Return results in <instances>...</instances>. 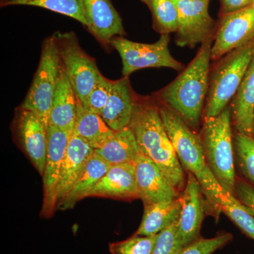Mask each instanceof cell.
<instances>
[{
  "mask_svg": "<svg viewBox=\"0 0 254 254\" xmlns=\"http://www.w3.org/2000/svg\"><path fill=\"white\" fill-rule=\"evenodd\" d=\"M213 206L226 214L246 235L254 240V216L235 195L221 187L217 193Z\"/></svg>",
  "mask_w": 254,
  "mask_h": 254,
  "instance_id": "obj_25",
  "label": "cell"
},
{
  "mask_svg": "<svg viewBox=\"0 0 254 254\" xmlns=\"http://www.w3.org/2000/svg\"><path fill=\"white\" fill-rule=\"evenodd\" d=\"M47 127L36 113L21 108L16 123L18 138L28 158L42 176L46 162Z\"/></svg>",
  "mask_w": 254,
  "mask_h": 254,
  "instance_id": "obj_15",
  "label": "cell"
},
{
  "mask_svg": "<svg viewBox=\"0 0 254 254\" xmlns=\"http://www.w3.org/2000/svg\"><path fill=\"white\" fill-rule=\"evenodd\" d=\"M88 196L138 198L134 163L112 165Z\"/></svg>",
  "mask_w": 254,
  "mask_h": 254,
  "instance_id": "obj_17",
  "label": "cell"
},
{
  "mask_svg": "<svg viewBox=\"0 0 254 254\" xmlns=\"http://www.w3.org/2000/svg\"><path fill=\"white\" fill-rule=\"evenodd\" d=\"M253 6H254V4H253Z\"/></svg>",
  "mask_w": 254,
  "mask_h": 254,
  "instance_id": "obj_36",
  "label": "cell"
},
{
  "mask_svg": "<svg viewBox=\"0 0 254 254\" xmlns=\"http://www.w3.org/2000/svg\"><path fill=\"white\" fill-rule=\"evenodd\" d=\"M149 8L153 16V27L159 33H175L178 23V11L174 0H141Z\"/></svg>",
  "mask_w": 254,
  "mask_h": 254,
  "instance_id": "obj_27",
  "label": "cell"
},
{
  "mask_svg": "<svg viewBox=\"0 0 254 254\" xmlns=\"http://www.w3.org/2000/svg\"><path fill=\"white\" fill-rule=\"evenodd\" d=\"M134 105L129 82L124 77L113 81L108 103L100 116L113 131H120L129 127Z\"/></svg>",
  "mask_w": 254,
  "mask_h": 254,
  "instance_id": "obj_19",
  "label": "cell"
},
{
  "mask_svg": "<svg viewBox=\"0 0 254 254\" xmlns=\"http://www.w3.org/2000/svg\"><path fill=\"white\" fill-rule=\"evenodd\" d=\"M203 192L193 174L189 173L182 198V210L177 225V238L182 248L199 238L204 217Z\"/></svg>",
  "mask_w": 254,
  "mask_h": 254,
  "instance_id": "obj_13",
  "label": "cell"
},
{
  "mask_svg": "<svg viewBox=\"0 0 254 254\" xmlns=\"http://www.w3.org/2000/svg\"><path fill=\"white\" fill-rule=\"evenodd\" d=\"M157 235L140 236L135 235L123 242L110 245L112 254H151L156 242Z\"/></svg>",
  "mask_w": 254,
  "mask_h": 254,
  "instance_id": "obj_29",
  "label": "cell"
},
{
  "mask_svg": "<svg viewBox=\"0 0 254 254\" xmlns=\"http://www.w3.org/2000/svg\"><path fill=\"white\" fill-rule=\"evenodd\" d=\"M232 240L230 233H222L213 238H199L185 246L178 254H212Z\"/></svg>",
  "mask_w": 254,
  "mask_h": 254,
  "instance_id": "obj_31",
  "label": "cell"
},
{
  "mask_svg": "<svg viewBox=\"0 0 254 254\" xmlns=\"http://www.w3.org/2000/svg\"></svg>",
  "mask_w": 254,
  "mask_h": 254,
  "instance_id": "obj_37",
  "label": "cell"
},
{
  "mask_svg": "<svg viewBox=\"0 0 254 254\" xmlns=\"http://www.w3.org/2000/svg\"><path fill=\"white\" fill-rule=\"evenodd\" d=\"M61 68V58L53 35L43 42L39 65L21 106L36 113L47 127Z\"/></svg>",
  "mask_w": 254,
  "mask_h": 254,
  "instance_id": "obj_6",
  "label": "cell"
},
{
  "mask_svg": "<svg viewBox=\"0 0 254 254\" xmlns=\"http://www.w3.org/2000/svg\"><path fill=\"white\" fill-rule=\"evenodd\" d=\"M205 161L224 190L233 194L236 182L230 110L205 118L201 138Z\"/></svg>",
  "mask_w": 254,
  "mask_h": 254,
  "instance_id": "obj_3",
  "label": "cell"
},
{
  "mask_svg": "<svg viewBox=\"0 0 254 254\" xmlns=\"http://www.w3.org/2000/svg\"><path fill=\"white\" fill-rule=\"evenodd\" d=\"M253 5L224 15L215 42L211 47V59L218 60L254 41Z\"/></svg>",
  "mask_w": 254,
  "mask_h": 254,
  "instance_id": "obj_11",
  "label": "cell"
},
{
  "mask_svg": "<svg viewBox=\"0 0 254 254\" xmlns=\"http://www.w3.org/2000/svg\"><path fill=\"white\" fill-rule=\"evenodd\" d=\"M224 15L231 14L253 5L254 0H220Z\"/></svg>",
  "mask_w": 254,
  "mask_h": 254,
  "instance_id": "obj_34",
  "label": "cell"
},
{
  "mask_svg": "<svg viewBox=\"0 0 254 254\" xmlns=\"http://www.w3.org/2000/svg\"><path fill=\"white\" fill-rule=\"evenodd\" d=\"M160 113L182 168L196 177L203 192L208 191L218 180L205 161L201 139L170 108L162 107Z\"/></svg>",
  "mask_w": 254,
  "mask_h": 254,
  "instance_id": "obj_4",
  "label": "cell"
},
{
  "mask_svg": "<svg viewBox=\"0 0 254 254\" xmlns=\"http://www.w3.org/2000/svg\"><path fill=\"white\" fill-rule=\"evenodd\" d=\"M182 198L170 202L144 205L141 225L135 235H157L180 219Z\"/></svg>",
  "mask_w": 254,
  "mask_h": 254,
  "instance_id": "obj_22",
  "label": "cell"
},
{
  "mask_svg": "<svg viewBox=\"0 0 254 254\" xmlns=\"http://www.w3.org/2000/svg\"><path fill=\"white\" fill-rule=\"evenodd\" d=\"M129 127L142 154L158 165L177 190H184L185 172L164 126L160 108L135 103Z\"/></svg>",
  "mask_w": 254,
  "mask_h": 254,
  "instance_id": "obj_1",
  "label": "cell"
},
{
  "mask_svg": "<svg viewBox=\"0 0 254 254\" xmlns=\"http://www.w3.org/2000/svg\"><path fill=\"white\" fill-rule=\"evenodd\" d=\"M178 220L160 232L151 254H178L182 250L177 238Z\"/></svg>",
  "mask_w": 254,
  "mask_h": 254,
  "instance_id": "obj_32",
  "label": "cell"
},
{
  "mask_svg": "<svg viewBox=\"0 0 254 254\" xmlns=\"http://www.w3.org/2000/svg\"><path fill=\"white\" fill-rule=\"evenodd\" d=\"M113 83V81L104 77L100 73L86 101L84 104L82 105L87 109L101 115L105 105L108 103Z\"/></svg>",
  "mask_w": 254,
  "mask_h": 254,
  "instance_id": "obj_30",
  "label": "cell"
},
{
  "mask_svg": "<svg viewBox=\"0 0 254 254\" xmlns=\"http://www.w3.org/2000/svg\"><path fill=\"white\" fill-rule=\"evenodd\" d=\"M211 47V40H207L189 66L159 95L192 128L198 126L208 91Z\"/></svg>",
  "mask_w": 254,
  "mask_h": 254,
  "instance_id": "obj_2",
  "label": "cell"
},
{
  "mask_svg": "<svg viewBox=\"0 0 254 254\" xmlns=\"http://www.w3.org/2000/svg\"><path fill=\"white\" fill-rule=\"evenodd\" d=\"M233 195L249 210H254V187L252 184L236 179Z\"/></svg>",
  "mask_w": 254,
  "mask_h": 254,
  "instance_id": "obj_33",
  "label": "cell"
},
{
  "mask_svg": "<svg viewBox=\"0 0 254 254\" xmlns=\"http://www.w3.org/2000/svg\"><path fill=\"white\" fill-rule=\"evenodd\" d=\"M93 153L94 149L83 138L71 134L60 172L57 190L58 204L71 190Z\"/></svg>",
  "mask_w": 254,
  "mask_h": 254,
  "instance_id": "obj_16",
  "label": "cell"
},
{
  "mask_svg": "<svg viewBox=\"0 0 254 254\" xmlns=\"http://www.w3.org/2000/svg\"><path fill=\"white\" fill-rule=\"evenodd\" d=\"M94 153L111 165L134 163L140 150L130 127L115 131L111 138Z\"/></svg>",
  "mask_w": 254,
  "mask_h": 254,
  "instance_id": "obj_24",
  "label": "cell"
},
{
  "mask_svg": "<svg viewBox=\"0 0 254 254\" xmlns=\"http://www.w3.org/2000/svg\"><path fill=\"white\" fill-rule=\"evenodd\" d=\"M210 0H174L178 11L176 33L177 46L193 48L204 43L213 28L209 14Z\"/></svg>",
  "mask_w": 254,
  "mask_h": 254,
  "instance_id": "obj_9",
  "label": "cell"
},
{
  "mask_svg": "<svg viewBox=\"0 0 254 254\" xmlns=\"http://www.w3.org/2000/svg\"><path fill=\"white\" fill-rule=\"evenodd\" d=\"M247 210H248V211L250 212V213L251 214H252V215H253L254 216V210H249L248 208H247Z\"/></svg>",
  "mask_w": 254,
  "mask_h": 254,
  "instance_id": "obj_35",
  "label": "cell"
},
{
  "mask_svg": "<svg viewBox=\"0 0 254 254\" xmlns=\"http://www.w3.org/2000/svg\"><path fill=\"white\" fill-rule=\"evenodd\" d=\"M1 7L14 5L38 6L76 20L86 27L82 0H1Z\"/></svg>",
  "mask_w": 254,
  "mask_h": 254,
  "instance_id": "obj_26",
  "label": "cell"
},
{
  "mask_svg": "<svg viewBox=\"0 0 254 254\" xmlns=\"http://www.w3.org/2000/svg\"><path fill=\"white\" fill-rule=\"evenodd\" d=\"M138 198L144 205L173 201L180 198L179 190L158 165L139 154L134 162Z\"/></svg>",
  "mask_w": 254,
  "mask_h": 254,
  "instance_id": "obj_12",
  "label": "cell"
},
{
  "mask_svg": "<svg viewBox=\"0 0 254 254\" xmlns=\"http://www.w3.org/2000/svg\"><path fill=\"white\" fill-rule=\"evenodd\" d=\"M115 132L100 115L87 109L78 101L76 123L72 133L81 137L95 150L104 145Z\"/></svg>",
  "mask_w": 254,
  "mask_h": 254,
  "instance_id": "obj_23",
  "label": "cell"
},
{
  "mask_svg": "<svg viewBox=\"0 0 254 254\" xmlns=\"http://www.w3.org/2000/svg\"><path fill=\"white\" fill-rule=\"evenodd\" d=\"M78 100L62 63L58 86L55 90L48 125L72 134L76 123Z\"/></svg>",
  "mask_w": 254,
  "mask_h": 254,
  "instance_id": "obj_18",
  "label": "cell"
},
{
  "mask_svg": "<svg viewBox=\"0 0 254 254\" xmlns=\"http://www.w3.org/2000/svg\"><path fill=\"white\" fill-rule=\"evenodd\" d=\"M53 36L68 81L78 101L84 104L100 73L96 63L82 49L73 32H58Z\"/></svg>",
  "mask_w": 254,
  "mask_h": 254,
  "instance_id": "obj_7",
  "label": "cell"
},
{
  "mask_svg": "<svg viewBox=\"0 0 254 254\" xmlns=\"http://www.w3.org/2000/svg\"><path fill=\"white\" fill-rule=\"evenodd\" d=\"M111 166L101 157L93 153L72 188L58 203L57 208L61 210L72 208L78 200L88 197L92 189L103 178Z\"/></svg>",
  "mask_w": 254,
  "mask_h": 254,
  "instance_id": "obj_21",
  "label": "cell"
},
{
  "mask_svg": "<svg viewBox=\"0 0 254 254\" xmlns=\"http://www.w3.org/2000/svg\"><path fill=\"white\" fill-rule=\"evenodd\" d=\"M254 55V40L234 50L219 64L212 76L205 118H215L235 96Z\"/></svg>",
  "mask_w": 254,
  "mask_h": 254,
  "instance_id": "obj_5",
  "label": "cell"
},
{
  "mask_svg": "<svg viewBox=\"0 0 254 254\" xmlns=\"http://www.w3.org/2000/svg\"><path fill=\"white\" fill-rule=\"evenodd\" d=\"M87 29L105 46L125 34L123 19L111 0H82Z\"/></svg>",
  "mask_w": 254,
  "mask_h": 254,
  "instance_id": "obj_14",
  "label": "cell"
},
{
  "mask_svg": "<svg viewBox=\"0 0 254 254\" xmlns=\"http://www.w3.org/2000/svg\"><path fill=\"white\" fill-rule=\"evenodd\" d=\"M168 34H163L152 44L128 41L115 37L111 46L118 52L123 61V77H128L137 70L146 68L167 67L181 71L183 66L172 56L169 49Z\"/></svg>",
  "mask_w": 254,
  "mask_h": 254,
  "instance_id": "obj_8",
  "label": "cell"
},
{
  "mask_svg": "<svg viewBox=\"0 0 254 254\" xmlns=\"http://www.w3.org/2000/svg\"><path fill=\"white\" fill-rule=\"evenodd\" d=\"M237 160L244 177L254 185V138L238 133L235 138Z\"/></svg>",
  "mask_w": 254,
  "mask_h": 254,
  "instance_id": "obj_28",
  "label": "cell"
},
{
  "mask_svg": "<svg viewBox=\"0 0 254 254\" xmlns=\"http://www.w3.org/2000/svg\"><path fill=\"white\" fill-rule=\"evenodd\" d=\"M233 121L239 133L254 134V55L232 103Z\"/></svg>",
  "mask_w": 254,
  "mask_h": 254,
  "instance_id": "obj_20",
  "label": "cell"
},
{
  "mask_svg": "<svg viewBox=\"0 0 254 254\" xmlns=\"http://www.w3.org/2000/svg\"><path fill=\"white\" fill-rule=\"evenodd\" d=\"M47 135L48 145L46 166L43 175L44 198L42 215L50 217L57 208V190L60 172L71 135L51 125L47 127Z\"/></svg>",
  "mask_w": 254,
  "mask_h": 254,
  "instance_id": "obj_10",
  "label": "cell"
}]
</instances>
